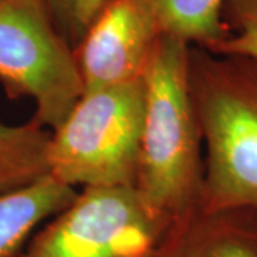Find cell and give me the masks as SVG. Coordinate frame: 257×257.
<instances>
[{
	"label": "cell",
	"instance_id": "6da1fadb",
	"mask_svg": "<svg viewBox=\"0 0 257 257\" xmlns=\"http://www.w3.org/2000/svg\"><path fill=\"white\" fill-rule=\"evenodd\" d=\"M190 46L163 35L142 79L146 104L136 189L173 221L200 209L204 182L202 133L189 86Z\"/></svg>",
	"mask_w": 257,
	"mask_h": 257
},
{
	"label": "cell",
	"instance_id": "7a4b0ae2",
	"mask_svg": "<svg viewBox=\"0 0 257 257\" xmlns=\"http://www.w3.org/2000/svg\"><path fill=\"white\" fill-rule=\"evenodd\" d=\"M189 86L204 155L200 209L257 207V60L190 46Z\"/></svg>",
	"mask_w": 257,
	"mask_h": 257
},
{
	"label": "cell",
	"instance_id": "3957f363",
	"mask_svg": "<svg viewBox=\"0 0 257 257\" xmlns=\"http://www.w3.org/2000/svg\"><path fill=\"white\" fill-rule=\"evenodd\" d=\"M145 104L143 79L84 93L50 130V176L70 187H136Z\"/></svg>",
	"mask_w": 257,
	"mask_h": 257
},
{
	"label": "cell",
	"instance_id": "277c9868",
	"mask_svg": "<svg viewBox=\"0 0 257 257\" xmlns=\"http://www.w3.org/2000/svg\"><path fill=\"white\" fill-rule=\"evenodd\" d=\"M0 83L35 103L33 120L55 130L83 96L73 47L46 0H0Z\"/></svg>",
	"mask_w": 257,
	"mask_h": 257
},
{
	"label": "cell",
	"instance_id": "5b68a950",
	"mask_svg": "<svg viewBox=\"0 0 257 257\" xmlns=\"http://www.w3.org/2000/svg\"><path fill=\"white\" fill-rule=\"evenodd\" d=\"M173 223L136 187H84L20 257H145Z\"/></svg>",
	"mask_w": 257,
	"mask_h": 257
},
{
	"label": "cell",
	"instance_id": "8992f818",
	"mask_svg": "<svg viewBox=\"0 0 257 257\" xmlns=\"http://www.w3.org/2000/svg\"><path fill=\"white\" fill-rule=\"evenodd\" d=\"M163 35L150 0H110L73 47L83 94L142 79Z\"/></svg>",
	"mask_w": 257,
	"mask_h": 257
},
{
	"label": "cell",
	"instance_id": "52a82bcc",
	"mask_svg": "<svg viewBox=\"0 0 257 257\" xmlns=\"http://www.w3.org/2000/svg\"><path fill=\"white\" fill-rule=\"evenodd\" d=\"M160 257H257V207L197 209L173 223Z\"/></svg>",
	"mask_w": 257,
	"mask_h": 257
},
{
	"label": "cell",
	"instance_id": "ba28073f",
	"mask_svg": "<svg viewBox=\"0 0 257 257\" xmlns=\"http://www.w3.org/2000/svg\"><path fill=\"white\" fill-rule=\"evenodd\" d=\"M76 196L74 187L50 175L0 193V257H20L33 230L67 207Z\"/></svg>",
	"mask_w": 257,
	"mask_h": 257
},
{
	"label": "cell",
	"instance_id": "9c48e42d",
	"mask_svg": "<svg viewBox=\"0 0 257 257\" xmlns=\"http://www.w3.org/2000/svg\"><path fill=\"white\" fill-rule=\"evenodd\" d=\"M50 136L52 132L35 120L25 124L0 123V193L50 175Z\"/></svg>",
	"mask_w": 257,
	"mask_h": 257
},
{
	"label": "cell",
	"instance_id": "30bf717a",
	"mask_svg": "<svg viewBox=\"0 0 257 257\" xmlns=\"http://www.w3.org/2000/svg\"><path fill=\"white\" fill-rule=\"evenodd\" d=\"M163 33L189 46L210 50L226 36L224 0H150Z\"/></svg>",
	"mask_w": 257,
	"mask_h": 257
},
{
	"label": "cell",
	"instance_id": "8fae6325",
	"mask_svg": "<svg viewBox=\"0 0 257 257\" xmlns=\"http://www.w3.org/2000/svg\"><path fill=\"white\" fill-rule=\"evenodd\" d=\"M221 19L226 36L210 52L257 60V0H224Z\"/></svg>",
	"mask_w": 257,
	"mask_h": 257
},
{
	"label": "cell",
	"instance_id": "7c38bea8",
	"mask_svg": "<svg viewBox=\"0 0 257 257\" xmlns=\"http://www.w3.org/2000/svg\"><path fill=\"white\" fill-rule=\"evenodd\" d=\"M56 25L74 47L110 0H46Z\"/></svg>",
	"mask_w": 257,
	"mask_h": 257
},
{
	"label": "cell",
	"instance_id": "4fadbf2b",
	"mask_svg": "<svg viewBox=\"0 0 257 257\" xmlns=\"http://www.w3.org/2000/svg\"><path fill=\"white\" fill-rule=\"evenodd\" d=\"M145 257H160V256H159V247H157L156 250H153L152 253H149V254H147V256H145Z\"/></svg>",
	"mask_w": 257,
	"mask_h": 257
}]
</instances>
